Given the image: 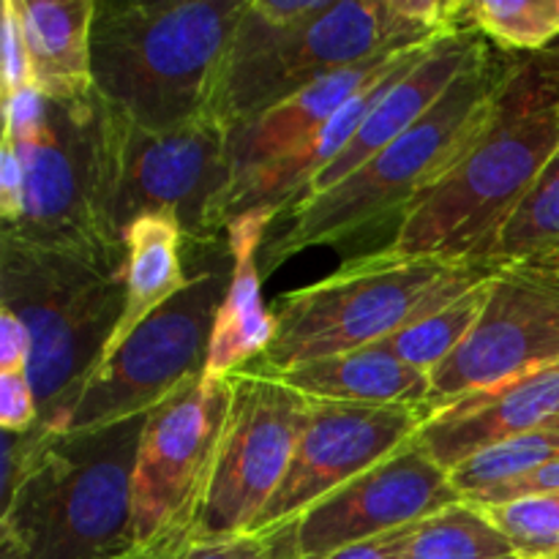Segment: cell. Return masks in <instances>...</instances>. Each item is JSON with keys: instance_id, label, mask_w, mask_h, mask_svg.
<instances>
[{"instance_id": "1", "label": "cell", "mask_w": 559, "mask_h": 559, "mask_svg": "<svg viewBox=\"0 0 559 559\" xmlns=\"http://www.w3.org/2000/svg\"><path fill=\"white\" fill-rule=\"evenodd\" d=\"M559 151V41L511 55L491 112L456 164L402 213L399 257L491 265L502 229Z\"/></svg>"}, {"instance_id": "2", "label": "cell", "mask_w": 559, "mask_h": 559, "mask_svg": "<svg viewBox=\"0 0 559 559\" xmlns=\"http://www.w3.org/2000/svg\"><path fill=\"white\" fill-rule=\"evenodd\" d=\"M437 0H246L213 115L224 129L260 118L322 76L448 31Z\"/></svg>"}, {"instance_id": "3", "label": "cell", "mask_w": 559, "mask_h": 559, "mask_svg": "<svg viewBox=\"0 0 559 559\" xmlns=\"http://www.w3.org/2000/svg\"><path fill=\"white\" fill-rule=\"evenodd\" d=\"M243 11L246 0H96L93 87L145 131L211 118Z\"/></svg>"}, {"instance_id": "4", "label": "cell", "mask_w": 559, "mask_h": 559, "mask_svg": "<svg viewBox=\"0 0 559 559\" xmlns=\"http://www.w3.org/2000/svg\"><path fill=\"white\" fill-rule=\"evenodd\" d=\"M147 415L93 431H52L0 511V546L14 559H129L131 478Z\"/></svg>"}, {"instance_id": "5", "label": "cell", "mask_w": 559, "mask_h": 559, "mask_svg": "<svg viewBox=\"0 0 559 559\" xmlns=\"http://www.w3.org/2000/svg\"><path fill=\"white\" fill-rule=\"evenodd\" d=\"M123 267L0 235V306L31 331L38 424L66 435L126 306Z\"/></svg>"}, {"instance_id": "6", "label": "cell", "mask_w": 559, "mask_h": 559, "mask_svg": "<svg viewBox=\"0 0 559 559\" xmlns=\"http://www.w3.org/2000/svg\"><path fill=\"white\" fill-rule=\"evenodd\" d=\"M508 63L511 52L495 55L489 44L418 126L382 147L331 191L289 207L284 233L262 246L260 260L267 271H276L311 246L338 243L391 213L402 216L462 158L484 129Z\"/></svg>"}, {"instance_id": "7", "label": "cell", "mask_w": 559, "mask_h": 559, "mask_svg": "<svg viewBox=\"0 0 559 559\" xmlns=\"http://www.w3.org/2000/svg\"><path fill=\"white\" fill-rule=\"evenodd\" d=\"M495 271V265L399 257L388 249L349 260L331 276L276 300L271 309L276 338L249 366L284 374L311 360L374 347L445 309Z\"/></svg>"}, {"instance_id": "8", "label": "cell", "mask_w": 559, "mask_h": 559, "mask_svg": "<svg viewBox=\"0 0 559 559\" xmlns=\"http://www.w3.org/2000/svg\"><path fill=\"white\" fill-rule=\"evenodd\" d=\"M107 207L115 233L140 216L164 213L180 224L186 246H211L227 235L229 162L227 129L202 118L173 131H145L104 102Z\"/></svg>"}, {"instance_id": "9", "label": "cell", "mask_w": 559, "mask_h": 559, "mask_svg": "<svg viewBox=\"0 0 559 559\" xmlns=\"http://www.w3.org/2000/svg\"><path fill=\"white\" fill-rule=\"evenodd\" d=\"M11 145L25 164V216L0 235L126 265L107 207L104 98L96 91L80 102L47 98L36 129Z\"/></svg>"}, {"instance_id": "10", "label": "cell", "mask_w": 559, "mask_h": 559, "mask_svg": "<svg viewBox=\"0 0 559 559\" xmlns=\"http://www.w3.org/2000/svg\"><path fill=\"white\" fill-rule=\"evenodd\" d=\"M229 404V377H194L147 413L131 478V555L197 540Z\"/></svg>"}, {"instance_id": "11", "label": "cell", "mask_w": 559, "mask_h": 559, "mask_svg": "<svg viewBox=\"0 0 559 559\" xmlns=\"http://www.w3.org/2000/svg\"><path fill=\"white\" fill-rule=\"evenodd\" d=\"M229 273L233 262L229 271L218 262L194 273L173 300L140 322L91 377L66 435L147 415L180 385L205 374L213 325L227 295Z\"/></svg>"}, {"instance_id": "12", "label": "cell", "mask_w": 559, "mask_h": 559, "mask_svg": "<svg viewBox=\"0 0 559 559\" xmlns=\"http://www.w3.org/2000/svg\"><path fill=\"white\" fill-rule=\"evenodd\" d=\"M233 404L197 540L254 535L287 475L311 399L260 369L235 371Z\"/></svg>"}, {"instance_id": "13", "label": "cell", "mask_w": 559, "mask_h": 559, "mask_svg": "<svg viewBox=\"0 0 559 559\" xmlns=\"http://www.w3.org/2000/svg\"><path fill=\"white\" fill-rule=\"evenodd\" d=\"M551 364H559V271L538 262L500 265L475 331L431 374L426 418Z\"/></svg>"}, {"instance_id": "14", "label": "cell", "mask_w": 559, "mask_h": 559, "mask_svg": "<svg viewBox=\"0 0 559 559\" xmlns=\"http://www.w3.org/2000/svg\"><path fill=\"white\" fill-rule=\"evenodd\" d=\"M462 500L451 473L413 437L396 453L300 513L293 522L295 544L306 559H325L360 540L426 522Z\"/></svg>"}, {"instance_id": "15", "label": "cell", "mask_w": 559, "mask_h": 559, "mask_svg": "<svg viewBox=\"0 0 559 559\" xmlns=\"http://www.w3.org/2000/svg\"><path fill=\"white\" fill-rule=\"evenodd\" d=\"M424 420L426 413L418 407L311 399L309 420L293 462L262 513L257 533H271L295 522L311 506L396 453L418 435Z\"/></svg>"}, {"instance_id": "16", "label": "cell", "mask_w": 559, "mask_h": 559, "mask_svg": "<svg viewBox=\"0 0 559 559\" xmlns=\"http://www.w3.org/2000/svg\"><path fill=\"white\" fill-rule=\"evenodd\" d=\"M489 44L478 31H442L415 49L382 87L349 145L311 180L304 200L331 191L382 147L418 126Z\"/></svg>"}, {"instance_id": "17", "label": "cell", "mask_w": 559, "mask_h": 559, "mask_svg": "<svg viewBox=\"0 0 559 559\" xmlns=\"http://www.w3.org/2000/svg\"><path fill=\"white\" fill-rule=\"evenodd\" d=\"M555 420H559V364L459 399L429 415L415 440L451 473L475 453L530 431L549 429Z\"/></svg>"}, {"instance_id": "18", "label": "cell", "mask_w": 559, "mask_h": 559, "mask_svg": "<svg viewBox=\"0 0 559 559\" xmlns=\"http://www.w3.org/2000/svg\"><path fill=\"white\" fill-rule=\"evenodd\" d=\"M424 41H429V38H424ZM424 41L399 44V47L385 49V52L366 60V63L336 71V74L331 76H322L320 82L293 93V96L284 98L282 104H276V107H271L267 112H262L260 118L229 129L227 142L229 162H233V186L238 183V180L249 178L254 169L265 167L273 158L284 156V153L304 145V142L309 140V136H314L317 131L344 107V104L353 102L358 93H364L366 87L374 85L377 80L391 74V71ZM233 186H229V189H233Z\"/></svg>"}, {"instance_id": "19", "label": "cell", "mask_w": 559, "mask_h": 559, "mask_svg": "<svg viewBox=\"0 0 559 559\" xmlns=\"http://www.w3.org/2000/svg\"><path fill=\"white\" fill-rule=\"evenodd\" d=\"M276 211L257 207L235 216L227 224V251L233 260L229 287L213 325L211 353H207V380L233 377L267 353L276 338V320L262 300L260 254L262 240L271 229Z\"/></svg>"}, {"instance_id": "20", "label": "cell", "mask_w": 559, "mask_h": 559, "mask_svg": "<svg viewBox=\"0 0 559 559\" xmlns=\"http://www.w3.org/2000/svg\"><path fill=\"white\" fill-rule=\"evenodd\" d=\"M33 66V87L52 102H80L93 87L96 0H16Z\"/></svg>"}, {"instance_id": "21", "label": "cell", "mask_w": 559, "mask_h": 559, "mask_svg": "<svg viewBox=\"0 0 559 559\" xmlns=\"http://www.w3.org/2000/svg\"><path fill=\"white\" fill-rule=\"evenodd\" d=\"M309 399L380 407H418L426 413L431 377L402 364L380 347L355 349L311 360L284 374H273Z\"/></svg>"}, {"instance_id": "22", "label": "cell", "mask_w": 559, "mask_h": 559, "mask_svg": "<svg viewBox=\"0 0 559 559\" xmlns=\"http://www.w3.org/2000/svg\"><path fill=\"white\" fill-rule=\"evenodd\" d=\"M123 243L126 306L102 364L131 336L140 322H145L153 311L173 300L191 278L183 271L186 235L173 216H164V213L140 216L126 227Z\"/></svg>"}, {"instance_id": "23", "label": "cell", "mask_w": 559, "mask_h": 559, "mask_svg": "<svg viewBox=\"0 0 559 559\" xmlns=\"http://www.w3.org/2000/svg\"><path fill=\"white\" fill-rule=\"evenodd\" d=\"M451 31H478L502 52L533 55L559 41V0H451Z\"/></svg>"}, {"instance_id": "24", "label": "cell", "mask_w": 559, "mask_h": 559, "mask_svg": "<svg viewBox=\"0 0 559 559\" xmlns=\"http://www.w3.org/2000/svg\"><path fill=\"white\" fill-rule=\"evenodd\" d=\"M491 276H495V273H491ZM491 276L473 284L467 293H462L456 300H451L445 309L435 311V314L407 325L404 331L382 338L374 347L385 349V353H391L393 358H399L402 364L413 366V369L431 377L464 342H467L469 333L475 331V325H478L480 317H484V309L486 304H489L491 293Z\"/></svg>"}, {"instance_id": "25", "label": "cell", "mask_w": 559, "mask_h": 559, "mask_svg": "<svg viewBox=\"0 0 559 559\" xmlns=\"http://www.w3.org/2000/svg\"><path fill=\"white\" fill-rule=\"evenodd\" d=\"M402 559H519L486 508L462 500L415 527Z\"/></svg>"}, {"instance_id": "26", "label": "cell", "mask_w": 559, "mask_h": 559, "mask_svg": "<svg viewBox=\"0 0 559 559\" xmlns=\"http://www.w3.org/2000/svg\"><path fill=\"white\" fill-rule=\"evenodd\" d=\"M551 462H559V431L540 429L475 453L451 469V480L464 500H475Z\"/></svg>"}, {"instance_id": "27", "label": "cell", "mask_w": 559, "mask_h": 559, "mask_svg": "<svg viewBox=\"0 0 559 559\" xmlns=\"http://www.w3.org/2000/svg\"><path fill=\"white\" fill-rule=\"evenodd\" d=\"M559 246V151L544 169L538 183L533 186L519 211L502 229L491 265L500 267L508 262H530L549 254Z\"/></svg>"}, {"instance_id": "28", "label": "cell", "mask_w": 559, "mask_h": 559, "mask_svg": "<svg viewBox=\"0 0 559 559\" xmlns=\"http://www.w3.org/2000/svg\"><path fill=\"white\" fill-rule=\"evenodd\" d=\"M486 511L508 535L519 559L559 555V491L522 497V500L486 508Z\"/></svg>"}, {"instance_id": "29", "label": "cell", "mask_w": 559, "mask_h": 559, "mask_svg": "<svg viewBox=\"0 0 559 559\" xmlns=\"http://www.w3.org/2000/svg\"><path fill=\"white\" fill-rule=\"evenodd\" d=\"M0 47H3V96L33 87V66L27 52L25 27H22L16 0L0 5Z\"/></svg>"}, {"instance_id": "30", "label": "cell", "mask_w": 559, "mask_h": 559, "mask_svg": "<svg viewBox=\"0 0 559 559\" xmlns=\"http://www.w3.org/2000/svg\"><path fill=\"white\" fill-rule=\"evenodd\" d=\"M49 435H52V429L44 424H36L27 431H3V473H0V502H3V508L9 506L22 480L27 478L38 453L47 445Z\"/></svg>"}, {"instance_id": "31", "label": "cell", "mask_w": 559, "mask_h": 559, "mask_svg": "<svg viewBox=\"0 0 559 559\" xmlns=\"http://www.w3.org/2000/svg\"><path fill=\"white\" fill-rule=\"evenodd\" d=\"M129 559H267V535H238L224 540H189L173 549L136 551Z\"/></svg>"}, {"instance_id": "32", "label": "cell", "mask_w": 559, "mask_h": 559, "mask_svg": "<svg viewBox=\"0 0 559 559\" xmlns=\"http://www.w3.org/2000/svg\"><path fill=\"white\" fill-rule=\"evenodd\" d=\"M38 424V404L27 374H0V429L27 431Z\"/></svg>"}, {"instance_id": "33", "label": "cell", "mask_w": 559, "mask_h": 559, "mask_svg": "<svg viewBox=\"0 0 559 559\" xmlns=\"http://www.w3.org/2000/svg\"><path fill=\"white\" fill-rule=\"evenodd\" d=\"M25 216V164L11 142L0 145V222L16 227Z\"/></svg>"}, {"instance_id": "34", "label": "cell", "mask_w": 559, "mask_h": 559, "mask_svg": "<svg viewBox=\"0 0 559 559\" xmlns=\"http://www.w3.org/2000/svg\"><path fill=\"white\" fill-rule=\"evenodd\" d=\"M31 331L11 309L0 306V374H27L31 366Z\"/></svg>"}, {"instance_id": "35", "label": "cell", "mask_w": 559, "mask_h": 559, "mask_svg": "<svg viewBox=\"0 0 559 559\" xmlns=\"http://www.w3.org/2000/svg\"><path fill=\"white\" fill-rule=\"evenodd\" d=\"M551 491H559V462L546 464V467L535 469V473L524 475V478L513 480V484L502 486V489L489 491V495L475 497L473 506L478 508H495L506 506V502L522 500V497H535V495H551Z\"/></svg>"}, {"instance_id": "36", "label": "cell", "mask_w": 559, "mask_h": 559, "mask_svg": "<svg viewBox=\"0 0 559 559\" xmlns=\"http://www.w3.org/2000/svg\"><path fill=\"white\" fill-rule=\"evenodd\" d=\"M415 527H402L396 533H385V535H377V538L369 540H360V544L347 546V549H338L333 551L331 557L325 559H402L404 551H407L409 538H413Z\"/></svg>"}, {"instance_id": "37", "label": "cell", "mask_w": 559, "mask_h": 559, "mask_svg": "<svg viewBox=\"0 0 559 559\" xmlns=\"http://www.w3.org/2000/svg\"><path fill=\"white\" fill-rule=\"evenodd\" d=\"M267 535V559H306L298 551V544H295V530L293 522L284 524V527L271 530Z\"/></svg>"}, {"instance_id": "38", "label": "cell", "mask_w": 559, "mask_h": 559, "mask_svg": "<svg viewBox=\"0 0 559 559\" xmlns=\"http://www.w3.org/2000/svg\"><path fill=\"white\" fill-rule=\"evenodd\" d=\"M549 429H557V431H559V420H555V424H551V426H549Z\"/></svg>"}, {"instance_id": "39", "label": "cell", "mask_w": 559, "mask_h": 559, "mask_svg": "<svg viewBox=\"0 0 559 559\" xmlns=\"http://www.w3.org/2000/svg\"><path fill=\"white\" fill-rule=\"evenodd\" d=\"M3 559H14V557H11V555H5V551H3Z\"/></svg>"}, {"instance_id": "40", "label": "cell", "mask_w": 559, "mask_h": 559, "mask_svg": "<svg viewBox=\"0 0 559 559\" xmlns=\"http://www.w3.org/2000/svg\"><path fill=\"white\" fill-rule=\"evenodd\" d=\"M544 559H559V555H555V557H544Z\"/></svg>"}, {"instance_id": "41", "label": "cell", "mask_w": 559, "mask_h": 559, "mask_svg": "<svg viewBox=\"0 0 559 559\" xmlns=\"http://www.w3.org/2000/svg\"><path fill=\"white\" fill-rule=\"evenodd\" d=\"M549 267H551V265H549ZM555 271H559V265H557V267H555Z\"/></svg>"}]
</instances>
